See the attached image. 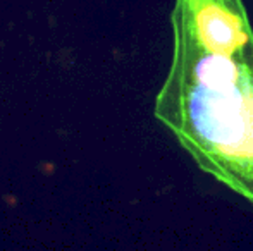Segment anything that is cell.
I'll return each instance as SVG.
<instances>
[{
	"instance_id": "cell-1",
	"label": "cell",
	"mask_w": 253,
	"mask_h": 251,
	"mask_svg": "<svg viewBox=\"0 0 253 251\" xmlns=\"http://www.w3.org/2000/svg\"><path fill=\"white\" fill-rule=\"evenodd\" d=\"M153 115L197 167L253 205V28L243 0H176Z\"/></svg>"
}]
</instances>
